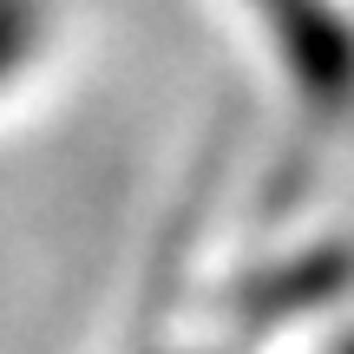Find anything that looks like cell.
<instances>
[{
	"label": "cell",
	"mask_w": 354,
	"mask_h": 354,
	"mask_svg": "<svg viewBox=\"0 0 354 354\" xmlns=\"http://www.w3.org/2000/svg\"><path fill=\"white\" fill-rule=\"evenodd\" d=\"M46 39V0H0V99L26 79Z\"/></svg>",
	"instance_id": "cell-1"
},
{
	"label": "cell",
	"mask_w": 354,
	"mask_h": 354,
	"mask_svg": "<svg viewBox=\"0 0 354 354\" xmlns=\"http://www.w3.org/2000/svg\"><path fill=\"white\" fill-rule=\"evenodd\" d=\"M328 354H354V335H342V342H335V348H328Z\"/></svg>",
	"instance_id": "cell-2"
}]
</instances>
